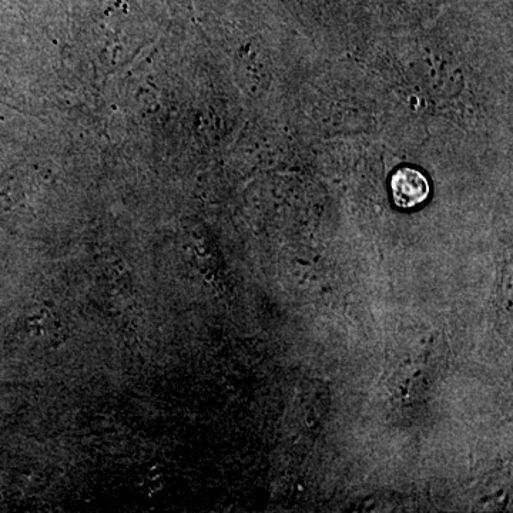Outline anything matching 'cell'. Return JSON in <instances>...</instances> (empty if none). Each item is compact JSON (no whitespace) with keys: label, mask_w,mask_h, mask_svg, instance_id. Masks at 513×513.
<instances>
[{"label":"cell","mask_w":513,"mask_h":513,"mask_svg":"<svg viewBox=\"0 0 513 513\" xmlns=\"http://www.w3.org/2000/svg\"><path fill=\"white\" fill-rule=\"evenodd\" d=\"M431 187L428 179L419 170L401 167L391 179V194L399 209H417L428 200Z\"/></svg>","instance_id":"cell-1"}]
</instances>
